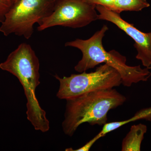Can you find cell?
<instances>
[{
  "label": "cell",
  "mask_w": 151,
  "mask_h": 151,
  "mask_svg": "<svg viewBox=\"0 0 151 151\" xmlns=\"http://www.w3.org/2000/svg\"><path fill=\"white\" fill-rule=\"evenodd\" d=\"M40 65L38 58L31 45L22 43L0 64V68L19 79L27 100V119L35 130L45 133L50 129V122L35 94L37 87L40 83Z\"/></svg>",
  "instance_id": "obj_1"
},
{
  "label": "cell",
  "mask_w": 151,
  "mask_h": 151,
  "mask_svg": "<svg viewBox=\"0 0 151 151\" xmlns=\"http://www.w3.org/2000/svg\"><path fill=\"white\" fill-rule=\"evenodd\" d=\"M108 30L106 25H103L87 40L76 39L67 42L65 47H72L80 50L82 58L74 67L76 71L80 73L104 63L116 69L120 73L124 86L129 87L133 84L140 81H146L151 76V72L148 68H142L140 65L130 66L126 64L127 58L119 52L113 50L107 51L103 46V39Z\"/></svg>",
  "instance_id": "obj_2"
},
{
  "label": "cell",
  "mask_w": 151,
  "mask_h": 151,
  "mask_svg": "<svg viewBox=\"0 0 151 151\" xmlns=\"http://www.w3.org/2000/svg\"><path fill=\"white\" fill-rule=\"evenodd\" d=\"M126 100L124 95L113 88L88 92L66 100L62 123L64 134L71 137L84 123L104 125L108 121V112L121 106Z\"/></svg>",
  "instance_id": "obj_3"
},
{
  "label": "cell",
  "mask_w": 151,
  "mask_h": 151,
  "mask_svg": "<svg viewBox=\"0 0 151 151\" xmlns=\"http://www.w3.org/2000/svg\"><path fill=\"white\" fill-rule=\"evenodd\" d=\"M55 0H17L6 14L0 27L5 36L12 34L28 40L34 32V25L53 12Z\"/></svg>",
  "instance_id": "obj_4"
},
{
  "label": "cell",
  "mask_w": 151,
  "mask_h": 151,
  "mask_svg": "<svg viewBox=\"0 0 151 151\" xmlns=\"http://www.w3.org/2000/svg\"><path fill=\"white\" fill-rule=\"evenodd\" d=\"M55 77L59 81L56 96L61 100H67L88 92L113 89L122 84V77L115 68L106 64L97 67L91 73L82 72L71 74L69 77Z\"/></svg>",
  "instance_id": "obj_5"
},
{
  "label": "cell",
  "mask_w": 151,
  "mask_h": 151,
  "mask_svg": "<svg viewBox=\"0 0 151 151\" xmlns=\"http://www.w3.org/2000/svg\"><path fill=\"white\" fill-rule=\"evenodd\" d=\"M98 15L96 6L83 0H55L53 12L42 20L37 30L42 31L57 26L71 28L84 27L98 20Z\"/></svg>",
  "instance_id": "obj_6"
},
{
  "label": "cell",
  "mask_w": 151,
  "mask_h": 151,
  "mask_svg": "<svg viewBox=\"0 0 151 151\" xmlns=\"http://www.w3.org/2000/svg\"><path fill=\"white\" fill-rule=\"evenodd\" d=\"M99 12L98 20L111 22L126 33L134 41V47L137 54L136 58L141 60L143 66L151 69V32L145 33L141 31L122 18L120 14L116 13L100 5L96 6Z\"/></svg>",
  "instance_id": "obj_7"
},
{
  "label": "cell",
  "mask_w": 151,
  "mask_h": 151,
  "mask_svg": "<svg viewBox=\"0 0 151 151\" xmlns=\"http://www.w3.org/2000/svg\"><path fill=\"white\" fill-rule=\"evenodd\" d=\"M85 2L100 5L116 13L123 12H139L150 7L147 0H83Z\"/></svg>",
  "instance_id": "obj_8"
},
{
  "label": "cell",
  "mask_w": 151,
  "mask_h": 151,
  "mask_svg": "<svg viewBox=\"0 0 151 151\" xmlns=\"http://www.w3.org/2000/svg\"><path fill=\"white\" fill-rule=\"evenodd\" d=\"M147 127L143 124L134 125L131 127L129 133L122 142V151H139Z\"/></svg>",
  "instance_id": "obj_9"
},
{
  "label": "cell",
  "mask_w": 151,
  "mask_h": 151,
  "mask_svg": "<svg viewBox=\"0 0 151 151\" xmlns=\"http://www.w3.org/2000/svg\"><path fill=\"white\" fill-rule=\"evenodd\" d=\"M17 0H0V23L5 19L6 14L10 10Z\"/></svg>",
  "instance_id": "obj_10"
},
{
  "label": "cell",
  "mask_w": 151,
  "mask_h": 151,
  "mask_svg": "<svg viewBox=\"0 0 151 151\" xmlns=\"http://www.w3.org/2000/svg\"><path fill=\"white\" fill-rule=\"evenodd\" d=\"M101 138L100 137L99 135L97 134L92 139L88 142L86 143L84 146L80 148L77 149L76 150H73V149L70 148H68L65 149V151H88L92 147L93 145H94L95 142H97L98 140Z\"/></svg>",
  "instance_id": "obj_11"
},
{
  "label": "cell",
  "mask_w": 151,
  "mask_h": 151,
  "mask_svg": "<svg viewBox=\"0 0 151 151\" xmlns=\"http://www.w3.org/2000/svg\"><path fill=\"white\" fill-rule=\"evenodd\" d=\"M143 119L151 121V108H146L141 110Z\"/></svg>",
  "instance_id": "obj_12"
}]
</instances>
